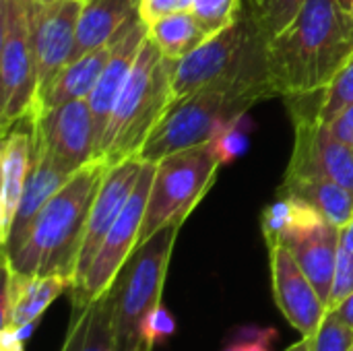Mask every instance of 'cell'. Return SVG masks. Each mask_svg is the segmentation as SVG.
I'll return each mask as SVG.
<instances>
[{
	"label": "cell",
	"mask_w": 353,
	"mask_h": 351,
	"mask_svg": "<svg viewBox=\"0 0 353 351\" xmlns=\"http://www.w3.org/2000/svg\"><path fill=\"white\" fill-rule=\"evenodd\" d=\"M145 39H147V23L143 21L141 14L132 17L112 37V50H110L105 68H103L97 85L93 87L91 95L87 97L91 114H93L97 147L103 139V132L108 128L114 106L132 72V66L139 58V52H141ZM97 147H95V155H97Z\"/></svg>",
	"instance_id": "14"
},
{
	"label": "cell",
	"mask_w": 353,
	"mask_h": 351,
	"mask_svg": "<svg viewBox=\"0 0 353 351\" xmlns=\"http://www.w3.org/2000/svg\"><path fill=\"white\" fill-rule=\"evenodd\" d=\"M108 170L97 157L74 172L37 213L21 246L2 254V263L21 275H60L74 281L89 211Z\"/></svg>",
	"instance_id": "2"
},
{
	"label": "cell",
	"mask_w": 353,
	"mask_h": 351,
	"mask_svg": "<svg viewBox=\"0 0 353 351\" xmlns=\"http://www.w3.org/2000/svg\"><path fill=\"white\" fill-rule=\"evenodd\" d=\"M312 351H353V329L329 312L312 337Z\"/></svg>",
	"instance_id": "30"
},
{
	"label": "cell",
	"mask_w": 353,
	"mask_h": 351,
	"mask_svg": "<svg viewBox=\"0 0 353 351\" xmlns=\"http://www.w3.org/2000/svg\"><path fill=\"white\" fill-rule=\"evenodd\" d=\"M353 103V56L347 64L337 72V77L331 81V85L325 89L321 114L319 120L323 124H329L337 114H341L345 108Z\"/></svg>",
	"instance_id": "27"
},
{
	"label": "cell",
	"mask_w": 353,
	"mask_h": 351,
	"mask_svg": "<svg viewBox=\"0 0 353 351\" xmlns=\"http://www.w3.org/2000/svg\"><path fill=\"white\" fill-rule=\"evenodd\" d=\"M296 143L290 168L310 170L353 192V147L337 139L319 118H294Z\"/></svg>",
	"instance_id": "15"
},
{
	"label": "cell",
	"mask_w": 353,
	"mask_h": 351,
	"mask_svg": "<svg viewBox=\"0 0 353 351\" xmlns=\"http://www.w3.org/2000/svg\"><path fill=\"white\" fill-rule=\"evenodd\" d=\"M137 14L141 0H83L70 60L108 43Z\"/></svg>",
	"instance_id": "22"
},
{
	"label": "cell",
	"mask_w": 353,
	"mask_h": 351,
	"mask_svg": "<svg viewBox=\"0 0 353 351\" xmlns=\"http://www.w3.org/2000/svg\"><path fill=\"white\" fill-rule=\"evenodd\" d=\"M267 97H273V93L256 85L223 83L205 87L172 103L145 141L139 157L157 163L170 153L211 143L230 122L248 114L254 103Z\"/></svg>",
	"instance_id": "5"
},
{
	"label": "cell",
	"mask_w": 353,
	"mask_h": 351,
	"mask_svg": "<svg viewBox=\"0 0 353 351\" xmlns=\"http://www.w3.org/2000/svg\"><path fill=\"white\" fill-rule=\"evenodd\" d=\"M174 333H176V319L170 314V310L165 306L159 304L149 314V319H147V323L143 327V345H145V351H151L157 343L168 341Z\"/></svg>",
	"instance_id": "31"
},
{
	"label": "cell",
	"mask_w": 353,
	"mask_h": 351,
	"mask_svg": "<svg viewBox=\"0 0 353 351\" xmlns=\"http://www.w3.org/2000/svg\"><path fill=\"white\" fill-rule=\"evenodd\" d=\"M153 174H155V163L145 161V168L139 176V182H137L126 207L122 209L116 223L108 232V236H105L103 244L99 246L85 277L70 290L72 308H81V306L89 304L91 300L99 298L101 294H105L112 288V283H114L116 275L120 273V269L124 267V263L128 261V257L139 246Z\"/></svg>",
	"instance_id": "9"
},
{
	"label": "cell",
	"mask_w": 353,
	"mask_h": 351,
	"mask_svg": "<svg viewBox=\"0 0 353 351\" xmlns=\"http://www.w3.org/2000/svg\"><path fill=\"white\" fill-rule=\"evenodd\" d=\"M350 10H352V17H353V0H352V8H350Z\"/></svg>",
	"instance_id": "40"
},
{
	"label": "cell",
	"mask_w": 353,
	"mask_h": 351,
	"mask_svg": "<svg viewBox=\"0 0 353 351\" xmlns=\"http://www.w3.org/2000/svg\"><path fill=\"white\" fill-rule=\"evenodd\" d=\"M277 331L273 329H244L240 339H234L223 351H271Z\"/></svg>",
	"instance_id": "32"
},
{
	"label": "cell",
	"mask_w": 353,
	"mask_h": 351,
	"mask_svg": "<svg viewBox=\"0 0 353 351\" xmlns=\"http://www.w3.org/2000/svg\"><path fill=\"white\" fill-rule=\"evenodd\" d=\"M143 168H145V161L141 157H128L108 170V174L99 186V192L93 201V207L89 211V219L85 225V238H83V246L79 252V261H77L74 285L85 277V273L91 267L108 232L112 230L118 215L126 207Z\"/></svg>",
	"instance_id": "13"
},
{
	"label": "cell",
	"mask_w": 353,
	"mask_h": 351,
	"mask_svg": "<svg viewBox=\"0 0 353 351\" xmlns=\"http://www.w3.org/2000/svg\"><path fill=\"white\" fill-rule=\"evenodd\" d=\"M248 134H250V120H248V116L244 114V116L236 118L234 122H230V124L211 141V145H213V149H215V153H217L221 166H225V163L238 159V157L246 151V147H248V143H250V141H248Z\"/></svg>",
	"instance_id": "28"
},
{
	"label": "cell",
	"mask_w": 353,
	"mask_h": 351,
	"mask_svg": "<svg viewBox=\"0 0 353 351\" xmlns=\"http://www.w3.org/2000/svg\"><path fill=\"white\" fill-rule=\"evenodd\" d=\"M25 6L39 95L72 56L83 0H25Z\"/></svg>",
	"instance_id": "10"
},
{
	"label": "cell",
	"mask_w": 353,
	"mask_h": 351,
	"mask_svg": "<svg viewBox=\"0 0 353 351\" xmlns=\"http://www.w3.org/2000/svg\"><path fill=\"white\" fill-rule=\"evenodd\" d=\"M285 351H312V339L302 337L300 341H296L294 345H290Z\"/></svg>",
	"instance_id": "38"
},
{
	"label": "cell",
	"mask_w": 353,
	"mask_h": 351,
	"mask_svg": "<svg viewBox=\"0 0 353 351\" xmlns=\"http://www.w3.org/2000/svg\"><path fill=\"white\" fill-rule=\"evenodd\" d=\"M60 351H116L114 302L110 290L81 308H72Z\"/></svg>",
	"instance_id": "23"
},
{
	"label": "cell",
	"mask_w": 353,
	"mask_h": 351,
	"mask_svg": "<svg viewBox=\"0 0 353 351\" xmlns=\"http://www.w3.org/2000/svg\"><path fill=\"white\" fill-rule=\"evenodd\" d=\"M219 168L221 161L211 143L159 159L155 163L139 244L147 242L165 225L184 223L213 186Z\"/></svg>",
	"instance_id": "7"
},
{
	"label": "cell",
	"mask_w": 353,
	"mask_h": 351,
	"mask_svg": "<svg viewBox=\"0 0 353 351\" xmlns=\"http://www.w3.org/2000/svg\"><path fill=\"white\" fill-rule=\"evenodd\" d=\"M335 319H339L343 325H347V327H352L353 329V292L339 304V306H335L333 310H329Z\"/></svg>",
	"instance_id": "36"
},
{
	"label": "cell",
	"mask_w": 353,
	"mask_h": 351,
	"mask_svg": "<svg viewBox=\"0 0 353 351\" xmlns=\"http://www.w3.org/2000/svg\"><path fill=\"white\" fill-rule=\"evenodd\" d=\"M174 62L176 60L165 58L147 35L132 72L114 106L95 159L101 157L112 168L128 157H139L145 141L174 103Z\"/></svg>",
	"instance_id": "3"
},
{
	"label": "cell",
	"mask_w": 353,
	"mask_h": 351,
	"mask_svg": "<svg viewBox=\"0 0 353 351\" xmlns=\"http://www.w3.org/2000/svg\"><path fill=\"white\" fill-rule=\"evenodd\" d=\"M31 139L70 172L95 159V124L87 99L31 114Z\"/></svg>",
	"instance_id": "11"
},
{
	"label": "cell",
	"mask_w": 353,
	"mask_h": 351,
	"mask_svg": "<svg viewBox=\"0 0 353 351\" xmlns=\"http://www.w3.org/2000/svg\"><path fill=\"white\" fill-rule=\"evenodd\" d=\"M327 126L337 139H341L343 143L353 147V103L350 108H345L341 114H337Z\"/></svg>",
	"instance_id": "34"
},
{
	"label": "cell",
	"mask_w": 353,
	"mask_h": 351,
	"mask_svg": "<svg viewBox=\"0 0 353 351\" xmlns=\"http://www.w3.org/2000/svg\"><path fill=\"white\" fill-rule=\"evenodd\" d=\"M279 194L296 197L314 207L329 223L345 228L353 219V192L341 184L310 170L290 168L283 176Z\"/></svg>",
	"instance_id": "20"
},
{
	"label": "cell",
	"mask_w": 353,
	"mask_h": 351,
	"mask_svg": "<svg viewBox=\"0 0 353 351\" xmlns=\"http://www.w3.org/2000/svg\"><path fill=\"white\" fill-rule=\"evenodd\" d=\"M269 265L277 308L302 337L312 339L329 314L325 300L283 244L269 246Z\"/></svg>",
	"instance_id": "12"
},
{
	"label": "cell",
	"mask_w": 353,
	"mask_h": 351,
	"mask_svg": "<svg viewBox=\"0 0 353 351\" xmlns=\"http://www.w3.org/2000/svg\"><path fill=\"white\" fill-rule=\"evenodd\" d=\"M242 0H192V12L213 35L223 29L240 10Z\"/></svg>",
	"instance_id": "29"
},
{
	"label": "cell",
	"mask_w": 353,
	"mask_h": 351,
	"mask_svg": "<svg viewBox=\"0 0 353 351\" xmlns=\"http://www.w3.org/2000/svg\"><path fill=\"white\" fill-rule=\"evenodd\" d=\"M37 74L25 0H0V132L33 114Z\"/></svg>",
	"instance_id": "8"
},
{
	"label": "cell",
	"mask_w": 353,
	"mask_h": 351,
	"mask_svg": "<svg viewBox=\"0 0 353 351\" xmlns=\"http://www.w3.org/2000/svg\"><path fill=\"white\" fill-rule=\"evenodd\" d=\"M188 8H192V0H141V17L145 23H151L153 19L163 17L168 12Z\"/></svg>",
	"instance_id": "33"
},
{
	"label": "cell",
	"mask_w": 353,
	"mask_h": 351,
	"mask_svg": "<svg viewBox=\"0 0 353 351\" xmlns=\"http://www.w3.org/2000/svg\"><path fill=\"white\" fill-rule=\"evenodd\" d=\"M343 2V6H347V8H352V0H341Z\"/></svg>",
	"instance_id": "39"
},
{
	"label": "cell",
	"mask_w": 353,
	"mask_h": 351,
	"mask_svg": "<svg viewBox=\"0 0 353 351\" xmlns=\"http://www.w3.org/2000/svg\"><path fill=\"white\" fill-rule=\"evenodd\" d=\"M321 219L325 217L308 203L290 194H279V199H275L263 211V217H261V228H263V238L267 242V248L281 244L290 234L304 230Z\"/></svg>",
	"instance_id": "25"
},
{
	"label": "cell",
	"mask_w": 353,
	"mask_h": 351,
	"mask_svg": "<svg viewBox=\"0 0 353 351\" xmlns=\"http://www.w3.org/2000/svg\"><path fill=\"white\" fill-rule=\"evenodd\" d=\"M306 0H242V8L254 23L259 35L269 43L300 12Z\"/></svg>",
	"instance_id": "26"
},
{
	"label": "cell",
	"mask_w": 353,
	"mask_h": 351,
	"mask_svg": "<svg viewBox=\"0 0 353 351\" xmlns=\"http://www.w3.org/2000/svg\"><path fill=\"white\" fill-rule=\"evenodd\" d=\"M72 174L74 172L58 163L43 147H39L31 139V166H29L25 188H23L8 238L2 244V254H12L21 246L37 213L68 182Z\"/></svg>",
	"instance_id": "16"
},
{
	"label": "cell",
	"mask_w": 353,
	"mask_h": 351,
	"mask_svg": "<svg viewBox=\"0 0 353 351\" xmlns=\"http://www.w3.org/2000/svg\"><path fill=\"white\" fill-rule=\"evenodd\" d=\"M265 52L267 41L259 35L254 23L240 6L238 14L223 29L207 37L188 56L174 62V103L205 87L223 83L256 85L273 93L267 77Z\"/></svg>",
	"instance_id": "4"
},
{
	"label": "cell",
	"mask_w": 353,
	"mask_h": 351,
	"mask_svg": "<svg viewBox=\"0 0 353 351\" xmlns=\"http://www.w3.org/2000/svg\"><path fill=\"white\" fill-rule=\"evenodd\" d=\"M31 116L2 134L0 145V238H8L31 166Z\"/></svg>",
	"instance_id": "19"
},
{
	"label": "cell",
	"mask_w": 353,
	"mask_h": 351,
	"mask_svg": "<svg viewBox=\"0 0 353 351\" xmlns=\"http://www.w3.org/2000/svg\"><path fill=\"white\" fill-rule=\"evenodd\" d=\"M339 248L353 254V219L341 230V244H339Z\"/></svg>",
	"instance_id": "37"
},
{
	"label": "cell",
	"mask_w": 353,
	"mask_h": 351,
	"mask_svg": "<svg viewBox=\"0 0 353 351\" xmlns=\"http://www.w3.org/2000/svg\"><path fill=\"white\" fill-rule=\"evenodd\" d=\"M182 223H172L139 244L116 275L110 294L114 302L116 351H145L143 327L161 304L170 259Z\"/></svg>",
	"instance_id": "6"
},
{
	"label": "cell",
	"mask_w": 353,
	"mask_h": 351,
	"mask_svg": "<svg viewBox=\"0 0 353 351\" xmlns=\"http://www.w3.org/2000/svg\"><path fill=\"white\" fill-rule=\"evenodd\" d=\"M353 56V17L341 0H306L265 52L267 77L279 97L325 91Z\"/></svg>",
	"instance_id": "1"
},
{
	"label": "cell",
	"mask_w": 353,
	"mask_h": 351,
	"mask_svg": "<svg viewBox=\"0 0 353 351\" xmlns=\"http://www.w3.org/2000/svg\"><path fill=\"white\" fill-rule=\"evenodd\" d=\"M110 50H112V39L87 54L70 60L68 64H64L62 70L37 95L33 114L74 101V99H87L105 68Z\"/></svg>",
	"instance_id": "21"
},
{
	"label": "cell",
	"mask_w": 353,
	"mask_h": 351,
	"mask_svg": "<svg viewBox=\"0 0 353 351\" xmlns=\"http://www.w3.org/2000/svg\"><path fill=\"white\" fill-rule=\"evenodd\" d=\"M306 277L316 288L319 296L325 300L329 308L335 273H337V259H339V244H341V228L321 219L304 230L290 234L281 242Z\"/></svg>",
	"instance_id": "17"
},
{
	"label": "cell",
	"mask_w": 353,
	"mask_h": 351,
	"mask_svg": "<svg viewBox=\"0 0 353 351\" xmlns=\"http://www.w3.org/2000/svg\"><path fill=\"white\" fill-rule=\"evenodd\" d=\"M2 329L39 321L50 304L74 285L72 279L60 275H21L6 263H2Z\"/></svg>",
	"instance_id": "18"
},
{
	"label": "cell",
	"mask_w": 353,
	"mask_h": 351,
	"mask_svg": "<svg viewBox=\"0 0 353 351\" xmlns=\"http://www.w3.org/2000/svg\"><path fill=\"white\" fill-rule=\"evenodd\" d=\"M147 35L161 50V54L172 60L188 56L207 37H211L199 17L192 12V8L168 12L163 17L153 19L151 23H147Z\"/></svg>",
	"instance_id": "24"
},
{
	"label": "cell",
	"mask_w": 353,
	"mask_h": 351,
	"mask_svg": "<svg viewBox=\"0 0 353 351\" xmlns=\"http://www.w3.org/2000/svg\"><path fill=\"white\" fill-rule=\"evenodd\" d=\"M0 351H25V341L17 335L14 329H2Z\"/></svg>",
	"instance_id": "35"
}]
</instances>
